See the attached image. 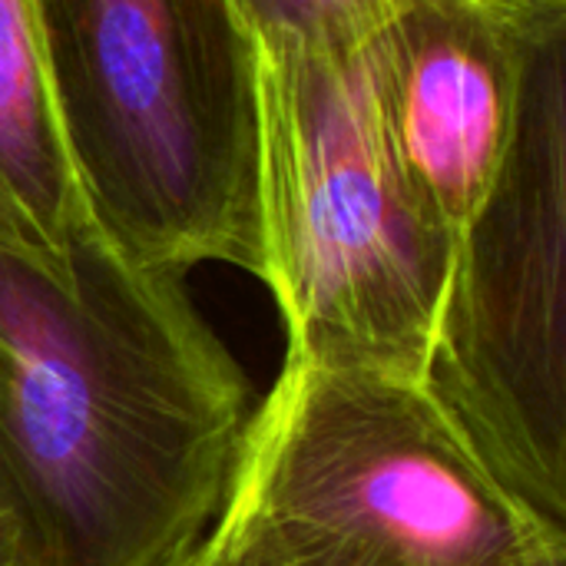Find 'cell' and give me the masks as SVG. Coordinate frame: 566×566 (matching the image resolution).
Returning <instances> with one entry per match:
<instances>
[{"label":"cell","mask_w":566,"mask_h":566,"mask_svg":"<svg viewBox=\"0 0 566 566\" xmlns=\"http://www.w3.org/2000/svg\"><path fill=\"white\" fill-rule=\"evenodd\" d=\"M249 36H289L325 50H365L421 0H229ZM531 13H566V0H488Z\"/></svg>","instance_id":"8"},{"label":"cell","mask_w":566,"mask_h":566,"mask_svg":"<svg viewBox=\"0 0 566 566\" xmlns=\"http://www.w3.org/2000/svg\"><path fill=\"white\" fill-rule=\"evenodd\" d=\"M566 13L488 0H421L368 46L381 139L418 206L458 239L514 153L537 53Z\"/></svg>","instance_id":"6"},{"label":"cell","mask_w":566,"mask_h":566,"mask_svg":"<svg viewBox=\"0 0 566 566\" xmlns=\"http://www.w3.org/2000/svg\"><path fill=\"white\" fill-rule=\"evenodd\" d=\"M537 566H566V537H554L544 554H541V564Z\"/></svg>","instance_id":"10"},{"label":"cell","mask_w":566,"mask_h":566,"mask_svg":"<svg viewBox=\"0 0 566 566\" xmlns=\"http://www.w3.org/2000/svg\"><path fill=\"white\" fill-rule=\"evenodd\" d=\"M255 401L182 275L90 219L63 265L0 239V464L50 566H169L212 527Z\"/></svg>","instance_id":"1"},{"label":"cell","mask_w":566,"mask_h":566,"mask_svg":"<svg viewBox=\"0 0 566 566\" xmlns=\"http://www.w3.org/2000/svg\"><path fill=\"white\" fill-rule=\"evenodd\" d=\"M554 537L424 381L285 358L202 551L222 566H537Z\"/></svg>","instance_id":"3"},{"label":"cell","mask_w":566,"mask_h":566,"mask_svg":"<svg viewBox=\"0 0 566 566\" xmlns=\"http://www.w3.org/2000/svg\"><path fill=\"white\" fill-rule=\"evenodd\" d=\"M0 566H50L43 537L0 464Z\"/></svg>","instance_id":"9"},{"label":"cell","mask_w":566,"mask_h":566,"mask_svg":"<svg viewBox=\"0 0 566 566\" xmlns=\"http://www.w3.org/2000/svg\"><path fill=\"white\" fill-rule=\"evenodd\" d=\"M424 385L514 497L566 531L564 33L534 60L501 182L454 239Z\"/></svg>","instance_id":"5"},{"label":"cell","mask_w":566,"mask_h":566,"mask_svg":"<svg viewBox=\"0 0 566 566\" xmlns=\"http://www.w3.org/2000/svg\"><path fill=\"white\" fill-rule=\"evenodd\" d=\"M86 226L43 83L30 0H0V239L63 265Z\"/></svg>","instance_id":"7"},{"label":"cell","mask_w":566,"mask_h":566,"mask_svg":"<svg viewBox=\"0 0 566 566\" xmlns=\"http://www.w3.org/2000/svg\"><path fill=\"white\" fill-rule=\"evenodd\" d=\"M249 40L262 282L285 322V358L424 381L454 239L391 163L365 50Z\"/></svg>","instance_id":"4"},{"label":"cell","mask_w":566,"mask_h":566,"mask_svg":"<svg viewBox=\"0 0 566 566\" xmlns=\"http://www.w3.org/2000/svg\"><path fill=\"white\" fill-rule=\"evenodd\" d=\"M93 226L133 262L262 279L255 50L229 0H30Z\"/></svg>","instance_id":"2"},{"label":"cell","mask_w":566,"mask_h":566,"mask_svg":"<svg viewBox=\"0 0 566 566\" xmlns=\"http://www.w3.org/2000/svg\"><path fill=\"white\" fill-rule=\"evenodd\" d=\"M169 566H222V564H216V560H212V557H209V554L202 551V541H199V544H196L192 551H186V554H182L179 560H172Z\"/></svg>","instance_id":"11"}]
</instances>
